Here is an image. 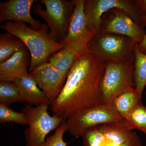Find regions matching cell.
I'll list each match as a JSON object with an SVG mask.
<instances>
[{"label": "cell", "mask_w": 146, "mask_h": 146, "mask_svg": "<svg viewBox=\"0 0 146 146\" xmlns=\"http://www.w3.org/2000/svg\"><path fill=\"white\" fill-rule=\"evenodd\" d=\"M23 102L16 84L11 82L0 81V103L9 106Z\"/></svg>", "instance_id": "44dd1931"}, {"label": "cell", "mask_w": 146, "mask_h": 146, "mask_svg": "<svg viewBox=\"0 0 146 146\" xmlns=\"http://www.w3.org/2000/svg\"><path fill=\"white\" fill-rule=\"evenodd\" d=\"M142 98L134 88L119 95L113 100L112 104L124 119L137 105L142 103Z\"/></svg>", "instance_id": "2e32d148"}, {"label": "cell", "mask_w": 146, "mask_h": 146, "mask_svg": "<svg viewBox=\"0 0 146 146\" xmlns=\"http://www.w3.org/2000/svg\"><path fill=\"white\" fill-rule=\"evenodd\" d=\"M106 33L128 36L139 44L145 35L146 31L145 27L135 23L125 11L114 8L102 16L98 33Z\"/></svg>", "instance_id": "30bf717a"}, {"label": "cell", "mask_w": 146, "mask_h": 146, "mask_svg": "<svg viewBox=\"0 0 146 146\" xmlns=\"http://www.w3.org/2000/svg\"><path fill=\"white\" fill-rule=\"evenodd\" d=\"M145 21L146 23V15L145 16Z\"/></svg>", "instance_id": "83f0119b"}, {"label": "cell", "mask_w": 146, "mask_h": 146, "mask_svg": "<svg viewBox=\"0 0 146 146\" xmlns=\"http://www.w3.org/2000/svg\"><path fill=\"white\" fill-rule=\"evenodd\" d=\"M136 43L128 36L113 33H97L89 43V52L106 61H134Z\"/></svg>", "instance_id": "277c9868"}, {"label": "cell", "mask_w": 146, "mask_h": 146, "mask_svg": "<svg viewBox=\"0 0 146 146\" xmlns=\"http://www.w3.org/2000/svg\"><path fill=\"white\" fill-rule=\"evenodd\" d=\"M31 61L27 47L19 49L8 60L0 64V81L13 82L16 78L28 75Z\"/></svg>", "instance_id": "4fadbf2b"}, {"label": "cell", "mask_w": 146, "mask_h": 146, "mask_svg": "<svg viewBox=\"0 0 146 146\" xmlns=\"http://www.w3.org/2000/svg\"><path fill=\"white\" fill-rule=\"evenodd\" d=\"M114 8L124 11L136 24L146 27L145 15L136 0H84V10L89 28L95 31L97 34L103 14Z\"/></svg>", "instance_id": "ba28073f"}, {"label": "cell", "mask_w": 146, "mask_h": 146, "mask_svg": "<svg viewBox=\"0 0 146 146\" xmlns=\"http://www.w3.org/2000/svg\"><path fill=\"white\" fill-rule=\"evenodd\" d=\"M138 44L135 45L133 51L134 78L135 89L142 97L146 86V54L140 51Z\"/></svg>", "instance_id": "e0dca14e"}, {"label": "cell", "mask_w": 146, "mask_h": 146, "mask_svg": "<svg viewBox=\"0 0 146 146\" xmlns=\"http://www.w3.org/2000/svg\"><path fill=\"white\" fill-rule=\"evenodd\" d=\"M46 9H43L36 1L33 7V13L43 18L50 29V35L55 42L60 43L68 34L69 23L74 8L75 0H41Z\"/></svg>", "instance_id": "5b68a950"}, {"label": "cell", "mask_w": 146, "mask_h": 146, "mask_svg": "<svg viewBox=\"0 0 146 146\" xmlns=\"http://www.w3.org/2000/svg\"><path fill=\"white\" fill-rule=\"evenodd\" d=\"M67 131L66 119H65L56 129L54 133L46 139L42 146H68V143L63 140L64 133Z\"/></svg>", "instance_id": "cb8c5ba5"}, {"label": "cell", "mask_w": 146, "mask_h": 146, "mask_svg": "<svg viewBox=\"0 0 146 146\" xmlns=\"http://www.w3.org/2000/svg\"><path fill=\"white\" fill-rule=\"evenodd\" d=\"M78 57L75 53L63 48L51 55L48 61L66 78L69 71Z\"/></svg>", "instance_id": "ac0fdd59"}, {"label": "cell", "mask_w": 146, "mask_h": 146, "mask_svg": "<svg viewBox=\"0 0 146 146\" xmlns=\"http://www.w3.org/2000/svg\"><path fill=\"white\" fill-rule=\"evenodd\" d=\"M138 46L141 52L146 54V34L141 43L138 44Z\"/></svg>", "instance_id": "4316f807"}, {"label": "cell", "mask_w": 146, "mask_h": 146, "mask_svg": "<svg viewBox=\"0 0 146 146\" xmlns=\"http://www.w3.org/2000/svg\"><path fill=\"white\" fill-rule=\"evenodd\" d=\"M81 137L83 146H106L104 124L88 129Z\"/></svg>", "instance_id": "7402d4cb"}, {"label": "cell", "mask_w": 146, "mask_h": 146, "mask_svg": "<svg viewBox=\"0 0 146 146\" xmlns=\"http://www.w3.org/2000/svg\"><path fill=\"white\" fill-rule=\"evenodd\" d=\"M105 61L90 52L78 56L57 98L50 103L54 115L66 119L82 110L102 104L101 82Z\"/></svg>", "instance_id": "6da1fadb"}, {"label": "cell", "mask_w": 146, "mask_h": 146, "mask_svg": "<svg viewBox=\"0 0 146 146\" xmlns=\"http://www.w3.org/2000/svg\"><path fill=\"white\" fill-rule=\"evenodd\" d=\"M134 70V61L121 63L105 61L100 86L102 104H112L119 95L135 88Z\"/></svg>", "instance_id": "3957f363"}, {"label": "cell", "mask_w": 146, "mask_h": 146, "mask_svg": "<svg viewBox=\"0 0 146 146\" xmlns=\"http://www.w3.org/2000/svg\"><path fill=\"white\" fill-rule=\"evenodd\" d=\"M13 82L18 88L23 102L33 106L50 104L46 94L29 74L16 78Z\"/></svg>", "instance_id": "5bb4252c"}, {"label": "cell", "mask_w": 146, "mask_h": 146, "mask_svg": "<svg viewBox=\"0 0 146 146\" xmlns=\"http://www.w3.org/2000/svg\"><path fill=\"white\" fill-rule=\"evenodd\" d=\"M35 0H10L0 2V23L4 21L23 22L28 23L31 28L38 30L42 27L41 22L33 18L31 9Z\"/></svg>", "instance_id": "7c38bea8"}, {"label": "cell", "mask_w": 146, "mask_h": 146, "mask_svg": "<svg viewBox=\"0 0 146 146\" xmlns=\"http://www.w3.org/2000/svg\"><path fill=\"white\" fill-rule=\"evenodd\" d=\"M84 0H75L74 8L69 23L68 34L60 44L80 56L89 52V45L97 34L89 28L84 10Z\"/></svg>", "instance_id": "9c48e42d"}, {"label": "cell", "mask_w": 146, "mask_h": 146, "mask_svg": "<svg viewBox=\"0 0 146 146\" xmlns=\"http://www.w3.org/2000/svg\"><path fill=\"white\" fill-rule=\"evenodd\" d=\"M123 120L112 104H102L75 112L66 119V123L70 134L81 137L90 128Z\"/></svg>", "instance_id": "52a82bcc"}, {"label": "cell", "mask_w": 146, "mask_h": 146, "mask_svg": "<svg viewBox=\"0 0 146 146\" xmlns=\"http://www.w3.org/2000/svg\"><path fill=\"white\" fill-rule=\"evenodd\" d=\"M121 146H143L141 139L137 133L134 132L129 140Z\"/></svg>", "instance_id": "d4e9b609"}, {"label": "cell", "mask_w": 146, "mask_h": 146, "mask_svg": "<svg viewBox=\"0 0 146 146\" xmlns=\"http://www.w3.org/2000/svg\"></svg>", "instance_id": "f1b7e54d"}, {"label": "cell", "mask_w": 146, "mask_h": 146, "mask_svg": "<svg viewBox=\"0 0 146 146\" xmlns=\"http://www.w3.org/2000/svg\"><path fill=\"white\" fill-rule=\"evenodd\" d=\"M0 28L18 37L29 50L31 57L29 73L48 62L51 55L64 48L63 45L51 37L49 29L46 23L42 24L38 30L29 27L25 23L13 21L5 22Z\"/></svg>", "instance_id": "7a4b0ae2"}, {"label": "cell", "mask_w": 146, "mask_h": 146, "mask_svg": "<svg viewBox=\"0 0 146 146\" xmlns=\"http://www.w3.org/2000/svg\"><path fill=\"white\" fill-rule=\"evenodd\" d=\"M131 130L137 129L146 133V107L139 104L124 119Z\"/></svg>", "instance_id": "ffe728a7"}, {"label": "cell", "mask_w": 146, "mask_h": 146, "mask_svg": "<svg viewBox=\"0 0 146 146\" xmlns=\"http://www.w3.org/2000/svg\"><path fill=\"white\" fill-rule=\"evenodd\" d=\"M29 74L46 94L50 103L58 96L66 80L48 62L40 65Z\"/></svg>", "instance_id": "8fae6325"}, {"label": "cell", "mask_w": 146, "mask_h": 146, "mask_svg": "<svg viewBox=\"0 0 146 146\" xmlns=\"http://www.w3.org/2000/svg\"><path fill=\"white\" fill-rule=\"evenodd\" d=\"M49 105L25 104L23 108L22 112L26 116L29 126L25 132L27 146H42L47 135L57 129L65 119L56 115L50 116L48 112Z\"/></svg>", "instance_id": "8992f818"}, {"label": "cell", "mask_w": 146, "mask_h": 146, "mask_svg": "<svg viewBox=\"0 0 146 146\" xmlns=\"http://www.w3.org/2000/svg\"><path fill=\"white\" fill-rule=\"evenodd\" d=\"M23 42L12 34L7 32L0 35V64L8 60L22 47Z\"/></svg>", "instance_id": "d6986e66"}, {"label": "cell", "mask_w": 146, "mask_h": 146, "mask_svg": "<svg viewBox=\"0 0 146 146\" xmlns=\"http://www.w3.org/2000/svg\"><path fill=\"white\" fill-rule=\"evenodd\" d=\"M14 123L21 125H28L25 113L14 111L8 106L0 103V123Z\"/></svg>", "instance_id": "603a6c76"}, {"label": "cell", "mask_w": 146, "mask_h": 146, "mask_svg": "<svg viewBox=\"0 0 146 146\" xmlns=\"http://www.w3.org/2000/svg\"><path fill=\"white\" fill-rule=\"evenodd\" d=\"M139 8L144 15H146V0H136Z\"/></svg>", "instance_id": "484cf974"}, {"label": "cell", "mask_w": 146, "mask_h": 146, "mask_svg": "<svg viewBox=\"0 0 146 146\" xmlns=\"http://www.w3.org/2000/svg\"><path fill=\"white\" fill-rule=\"evenodd\" d=\"M106 146H121L133 136L134 132L128 127L124 119L104 124Z\"/></svg>", "instance_id": "9a60e30c"}]
</instances>
